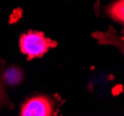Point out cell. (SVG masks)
<instances>
[{"label": "cell", "mask_w": 124, "mask_h": 116, "mask_svg": "<svg viewBox=\"0 0 124 116\" xmlns=\"http://www.w3.org/2000/svg\"><path fill=\"white\" fill-rule=\"evenodd\" d=\"M3 79L8 86H18L23 79V73L20 68L12 66L8 68L4 72Z\"/></svg>", "instance_id": "5b68a950"}, {"label": "cell", "mask_w": 124, "mask_h": 116, "mask_svg": "<svg viewBox=\"0 0 124 116\" xmlns=\"http://www.w3.org/2000/svg\"><path fill=\"white\" fill-rule=\"evenodd\" d=\"M107 15L124 26V0H116L111 3L106 9Z\"/></svg>", "instance_id": "277c9868"}, {"label": "cell", "mask_w": 124, "mask_h": 116, "mask_svg": "<svg viewBox=\"0 0 124 116\" xmlns=\"http://www.w3.org/2000/svg\"><path fill=\"white\" fill-rule=\"evenodd\" d=\"M93 36L101 45H109L117 48L124 56V36L118 34L112 27H109L106 32H95Z\"/></svg>", "instance_id": "3957f363"}, {"label": "cell", "mask_w": 124, "mask_h": 116, "mask_svg": "<svg viewBox=\"0 0 124 116\" xmlns=\"http://www.w3.org/2000/svg\"><path fill=\"white\" fill-rule=\"evenodd\" d=\"M54 106L50 98L45 96H36L23 104L20 115L22 116H49L52 115Z\"/></svg>", "instance_id": "7a4b0ae2"}, {"label": "cell", "mask_w": 124, "mask_h": 116, "mask_svg": "<svg viewBox=\"0 0 124 116\" xmlns=\"http://www.w3.org/2000/svg\"><path fill=\"white\" fill-rule=\"evenodd\" d=\"M57 44L50 38L45 37L43 33L37 31H30L23 34L20 37V49L24 54L27 60L40 58L54 48Z\"/></svg>", "instance_id": "6da1fadb"}, {"label": "cell", "mask_w": 124, "mask_h": 116, "mask_svg": "<svg viewBox=\"0 0 124 116\" xmlns=\"http://www.w3.org/2000/svg\"><path fill=\"white\" fill-rule=\"evenodd\" d=\"M7 105H10V103L0 79V106H7Z\"/></svg>", "instance_id": "8992f818"}]
</instances>
